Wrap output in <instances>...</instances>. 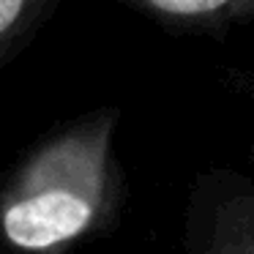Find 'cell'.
I'll return each mask as SVG.
<instances>
[{
	"mask_svg": "<svg viewBox=\"0 0 254 254\" xmlns=\"http://www.w3.org/2000/svg\"><path fill=\"white\" fill-rule=\"evenodd\" d=\"M121 6L175 39L221 44L232 30L254 25V0H121Z\"/></svg>",
	"mask_w": 254,
	"mask_h": 254,
	"instance_id": "3",
	"label": "cell"
},
{
	"mask_svg": "<svg viewBox=\"0 0 254 254\" xmlns=\"http://www.w3.org/2000/svg\"><path fill=\"white\" fill-rule=\"evenodd\" d=\"M121 121L118 104L90 107L14 156L0 172V254H74L121 227L128 205Z\"/></svg>",
	"mask_w": 254,
	"mask_h": 254,
	"instance_id": "1",
	"label": "cell"
},
{
	"mask_svg": "<svg viewBox=\"0 0 254 254\" xmlns=\"http://www.w3.org/2000/svg\"><path fill=\"white\" fill-rule=\"evenodd\" d=\"M63 0H0V77L33 47Z\"/></svg>",
	"mask_w": 254,
	"mask_h": 254,
	"instance_id": "4",
	"label": "cell"
},
{
	"mask_svg": "<svg viewBox=\"0 0 254 254\" xmlns=\"http://www.w3.org/2000/svg\"><path fill=\"white\" fill-rule=\"evenodd\" d=\"M181 254H254V175L208 164L189 181Z\"/></svg>",
	"mask_w": 254,
	"mask_h": 254,
	"instance_id": "2",
	"label": "cell"
},
{
	"mask_svg": "<svg viewBox=\"0 0 254 254\" xmlns=\"http://www.w3.org/2000/svg\"><path fill=\"white\" fill-rule=\"evenodd\" d=\"M249 88H252V93H254V82H249ZM246 159L252 161V167H254V145L249 148V153H246Z\"/></svg>",
	"mask_w": 254,
	"mask_h": 254,
	"instance_id": "5",
	"label": "cell"
}]
</instances>
